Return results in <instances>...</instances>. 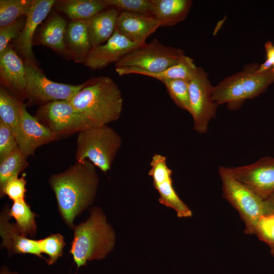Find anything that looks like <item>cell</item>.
Here are the masks:
<instances>
[{"instance_id":"obj_1","label":"cell","mask_w":274,"mask_h":274,"mask_svg":"<svg viewBox=\"0 0 274 274\" xmlns=\"http://www.w3.org/2000/svg\"><path fill=\"white\" fill-rule=\"evenodd\" d=\"M48 182L62 217L73 227L74 219L95 196L98 178L95 166L88 160L76 161L64 172L52 175Z\"/></svg>"},{"instance_id":"obj_2","label":"cell","mask_w":274,"mask_h":274,"mask_svg":"<svg viewBox=\"0 0 274 274\" xmlns=\"http://www.w3.org/2000/svg\"><path fill=\"white\" fill-rule=\"evenodd\" d=\"M69 101L92 127L108 125L121 117L123 99L118 86L108 77L92 78Z\"/></svg>"},{"instance_id":"obj_3","label":"cell","mask_w":274,"mask_h":274,"mask_svg":"<svg viewBox=\"0 0 274 274\" xmlns=\"http://www.w3.org/2000/svg\"><path fill=\"white\" fill-rule=\"evenodd\" d=\"M114 244V231L101 211L95 208L85 222L74 227L70 253L79 268L89 261L104 258Z\"/></svg>"},{"instance_id":"obj_4","label":"cell","mask_w":274,"mask_h":274,"mask_svg":"<svg viewBox=\"0 0 274 274\" xmlns=\"http://www.w3.org/2000/svg\"><path fill=\"white\" fill-rule=\"evenodd\" d=\"M259 65L251 64L243 71L229 76L213 87L212 97L218 105L226 104L230 110H236L245 100L253 98L263 92L274 83L271 70L258 73Z\"/></svg>"},{"instance_id":"obj_5","label":"cell","mask_w":274,"mask_h":274,"mask_svg":"<svg viewBox=\"0 0 274 274\" xmlns=\"http://www.w3.org/2000/svg\"><path fill=\"white\" fill-rule=\"evenodd\" d=\"M122 142L120 134L108 125L83 130L77 136L76 161L88 160L106 173L110 170Z\"/></svg>"},{"instance_id":"obj_6","label":"cell","mask_w":274,"mask_h":274,"mask_svg":"<svg viewBox=\"0 0 274 274\" xmlns=\"http://www.w3.org/2000/svg\"><path fill=\"white\" fill-rule=\"evenodd\" d=\"M222 196L238 212L245 224L244 232L253 235L258 219L267 214L265 200L236 180L227 167L220 166Z\"/></svg>"},{"instance_id":"obj_7","label":"cell","mask_w":274,"mask_h":274,"mask_svg":"<svg viewBox=\"0 0 274 274\" xmlns=\"http://www.w3.org/2000/svg\"><path fill=\"white\" fill-rule=\"evenodd\" d=\"M186 56L183 50L165 46L154 38L130 51L115 63V68L133 67L158 73L180 63Z\"/></svg>"},{"instance_id":"obj_8","label":"cell","mask_w":274,"mask_h":274,"mask_svg":"<svg viewBox=\"0 0 274 274\" xmlns=\"http://www.w3.org/2000/svg\"><path fill=\"white\" fill-rule=\"evenodd\" d=\"M212 86L207 74L197 67L188 81L189 111L193 121V129L204 133L210 121L216 116L217 104L212 97Z\"/></svg>"},{"instance_id":"obj_9","label":"cell","mask_w":274,"mask_h":274,"mask_svg":"<svg viewBox=\"0 0 274 274\" xmlns=\"http://www.w3.org/2000/svg\"><path fill=\"white\" fill-rule=\"evenodd\" d=\"M35 117L59 139L92 127L67 100L44 104Z\"/></svg>"},{"instance_id":"obj_10","label":"cell","mask_w":274,"mask_h":274,"mask_svg":"<svg viewBox=\"0 0 274 274\" xmlns=\"http://www.w3.org/2000/svg\"><path fill=\"white\" fill-rule=\"evenodd\" d=\"M26 70L25 95L30 101L49 103L69 100L86 85H71L48 79L36 64L24 62Z\"/></svg>"},{"instance_id":"obj_11","label":"cell","mask_w":274,"mask_h":274,"mask_svg":"<svg viewBox=\"0 0 274 274\" xmlns=\"http://www.w3.org/2000/svg\"><path fill=\"white\" fill-rule=\"evenodd\" d=\"M227 169L236 180L264 200L274 191V158L266 156L250 165Z\"/></svg>"},{"instance_id":"obj_12","label":"cell","mask_w":274,"mask_h":274,"mask_svg":"<svg viewBox=\"0 0 274 274\" xmlns=\"http://www.w3.org/2000/svg\"><path fill=\"white\" fill-rule=\"evenodd\" d=\"M150 165L148 175L152 178L153 185L159 193V202L174 209L179 218L190 217L192 215L191 211L180 198L174 188L172 170L167 165L166 156L154 154Z\"/></svg>"},{"instance_id":"obj_13","label":"cell","mask_w":274,"mask_h":274,"mask_svg":"<svg viewBox=\"0 0 274 274\" xmlns=\"http://www.w3.org/2000/svg\"><path fill=\"white\" fill-rule=\"evenodd\" d=\"M19 150L27 158L37 149L59 138L27 111L23 104L18 129L15 135Z\"/></svg>"},{"instance_id":"obj_14","label":"cell","mask_w":274,"mask_h":274,"mask_svg":"<svg viewBox=\"0 0 274 274\" xmlns=\"http://www.w3.org/2000/svg\"><path fill=\"white\" fill-rule=\"evenodd\" d=\"M141 44L129 40L115 30L106 43L92 47L84 64L92 70L102 69L112 63H116Z\"/></svg>"},{"instance_id":"obj_15","label":"cell","mask_w":274,"mask_h":274,"mask_svg":"<svg viewBox=\"0 0 274 274\" xmlns=\"http://www.w3.org/2000/svg\"><path fill=\"white\" fill-rule=\"evenodd\" d=\"M54 0H32L26 14L25 23L17 40V47L25 62L36 64L32 50L33 36L38 26L46 18L56 3Z\"/></svg>"},{"instance_id":"obj_16","label":"cell","mask_w":274,"mask_h":274,"mask_svg":"<svg viewBox=\"0 0 274 274\" xmlns=\"http://www.w3.org/2000/svg\"><path fill=\"white\" fill-rule=\"evenodd\" d=\"M160 25L154 17L120 12L115 30L129 40L143 44Z\"/></svg>"},{"instance_id":"obj_17","label":"cell","mask_w":274,"mask_h":274,"mask_svg":"<svg viewBox=\"0 0 274 274\" xmlns=\"http://www.w3.org/2000/svg\"><path fill=\"white\" fill-rule=\"evenodd\" d=\"M10 217L8 209L5 210L1 215L2 246L6 248L11 253L31 254L43 258L41 255L38 240L27 238L16 224L9 222Z\"/></svg>"},{"instance_id":"obj_18","label":"cell","mask_w":274,"mask_h":274,"mask_svg":"<svg viewBox=\"0 0 274 274\" xmlns=\"http://www.w3.org/2000/svg\"><path fill=\"white\" fill-rule=\"evenodd\" d=\"M0 76L5 86L16 94L25 96V64L9 45L0 53Z\"/></svg>"},{"instance_id":"obj_19","label":"cell","mask_w":274,"mask_h":274,"mask_svg":"<svg viewBox=\"0 0 274 274\" xmlns=\"http://www.w3.org/2000/svg\"><path fill=\"white\" fill-rule=\"evenodd\" d=\"M64 41L67 55L76 62L84 63L92 48L87 21H71L66 28Z\"/></svg>"},{"instance_id":"obj_20","label":"cell","mask_w":274,"mask_h":274,"mask_svg":"<svg viewBox=\"0 0 274 274\" xmlns=\"http://www.w3.org/2000/svg\"><path fill=\"white\" fill-rule=\"evenodd\" d=\"M154 17L160 27H171L184 20L192 4L191 0H151Z\"/></svg>"},{"instance_id":"obj_21","label":"cell","mask_w":274,"mask_h":274,"mask_svg":"<svg viewBox=\"0 0 274 274\" xmlns=\"http://www.w3.org/2000/svg\"><path fill=\"white\" fill-rule=\"evenodd\" d=\"M120 12L107 8L87 20L90 41L92 47L106 43L113 35Z\"/></svg>"},{"instance_id":"obj_22","label":"cell","mask_w":274,"mask_h":274,"mask_svg":"<svg viewBox=\"0 0 274 274\" xmlns=\"http://www.w3.org/2000/svg\"><path fill=\"white\" fill-rule=\"evenodd\" d=\"M67 25L63 18L54 14L40 29L36 44L47 46L60 53L67 55L64 41Z\"/></svg>"},{"instance_id":"obj_23","label":"cell","mask_w":274,"mask_h":274,"mask_svg":"<svg viewBox=\"0 0 274 274\" xmlns=\"http://www.w3.org/2000/svg\"><path fill=\"white\" fill-rule=\"evenodd\" d=\"M196 67L193 58L186 56L180 63L160 72L149 73L133 67L115 68V71L120 76L136 74L153 78L162 82L176 79L189 81Z\"/></svg>"},{"instance_id":"obj_24","label":"cell","mask_w":274,"mask_h":274,"mask_svg":"<svg viewBox=\"0 0 274 274\" xmlns=\"http://www.w3.org/2000/svg\"><path fill=\"white\" fill-rule=\"evenodd\" d=\"M54 6L71 21H87L107 9L104 0L59 1L56 2Z\"/></svg>"},{"instance_id":"obj_25","label":"cell","mask_w":274,"mask_h":274,"mask_svg":"<svg viewBox=\"0 0 274 274\" xmlns=\"http://www.w3.org/2000/svg\"><path fill=\"white\" fill-rule=\"evenodd\" d=\"M23 104L6 89L0 88V121L8 126L15 135L20 123Z\"/></svg>"},{"instance_id":"obj_26","label":"cell","mask_w":274,"mask_h":274,"mask_svg":"<svg viewBox=\"0 0 274 274\" xmlns=\"http://www.w3.org/2000/svg\"><path fill=\"white\" fill-rule=\"evenodd\" d=\"M10 217L16 220V224L26 236L35 235L36 232V214L32 212L24 199L13 201L9 210Z\"/></svg>"},{"instance_id":"obj_27","label":"cell","mask_w":274,"mask_h":274,"mask_svg":"<svg viewBox=\"0 0 274 274\" xmlns=\"http://www.w3.org/2000/svg\"><path fill=\"white\" fill-rule=\"evenodd\" d=\"M29 164L18 149L0 162V189L10 180L18 177Z\"/></svg>"},{"instance_id":"obj_28","label":"cell","mask_w":274,"mask_h":274,"mask_svg":"<svg viewBox=\"0 0 274 274\" xmlns=\"http://www.w3.org/2000/svg\"><path fill=\"white\" fill-rule=\"evenodd\" d=\"M32 0H1L0 27L13 23L25 16Z\"/></svg>"},{"instance_id":"obj_29","label":"cell","mask_w":274,"mask_h":274,"mask_svg":"<svg viewBox=\"0 0 274 274\" xmlns=\"http://www.w3.org/2000/svg\"><path fill=\"white\" fill-rule=\"evenodd\" d=\"M107 8L154 17L151 0H104Z\"/></svg>"},{"instance_id":"obj_30","label":"cell","mask_w":274,"mask_h":274,"mask_svg":"<svg viewBox=\"0 0 274 274\" xmlns=\"http://www.w3.org/2000/svg\"><path fill=\"white\" fill-rule=\"evenodd\" d=\"M165 86L170 97L180 108L189 111L188 81L181 79H169L161 82Z\"/></svg>"},{"instance_id":"obj_31","label":"cell","mask_w":274,"mask_h":274,"mask_svg":"<svg viewBox=\"0 0 274 274\" xmlns=\"http://www.w3.org/2000/svg\"><path fill=\"white\" fill-rule=\"evenodd\" d=\"M38 241L41 253L49 257L46 260L47 263L49 265L55 263L63 253L65 245L63 236L59 233L52 234Z\"/></svg>"},{"instance_id":"obj_32","label":"cell","mask_w":274,"mask_h":274,"mask_svg":"<svg viewBox=\"0 0 274 274\" xmlns=\"http://www.w3.org/2000/svg\"><path fill=\"white\" fill-rule=\"evenodd\" d=\"M254 234L267 244L274 256V214H266L260 217L255 225Z\"/></svg>"},{"instance_id":"obj_33","label":"cell","mask_w":274,"mask_h":274,"mask_svg":"<svg viewBox=\"0 0 274 274\" xmlns=\"http://www.w3.org/2000/svg\"><path fill=\"white\" fill-rule=\"evenodd\" d=\"M17 149V143L13 131L0 121V162Z\"/></svg>"},{"instance_id":"obj_34","label":"cell","mask_w":274,"mask_h":274,"mask_svg":"<svg viewBox=\"0 0 274 274\" xmlns=\"http://www.w3.org/2000/svg\"><path fill=\"white\" fill-rule=\"evenodd\" d=\"M25 20V16H23L12 23L0 27V53L7 48L11 40L19 38Z\"/></svg>"},{"instance_id":"obj_35","label":"cell","mask_w":274,"mask_h":274,"mask_svg":"<svg viewBox=\"0 0 274 274\" xmlns=\"http://www.w3.org/2000/svg\"><path fill=\"white\" fill-rule=\"evenodd\" d=\"M24 175L21 178L15 177L8 181L1 188V194L2 196L7 195L13 201L24 199L26 180Z\"/></svg>"},{"instance_id":"obj_36","label":"cell","mask_w":274,"mask_h":274,"mask_svg":"<svg viewBox=\"0 0 274 274\" xmlns=\"http://www.w3.org/2000/svg\"><path fill=\"white\" fill-rule=\"evenodd\" d=\"M266 60L259 66L257 72L263 73L271 70L274 66V45L269 41L265 44Z\"/></svg>"},{"instance_id":"obj_37","label":"cell","mask_w":274,"mask_h":274,"mask_svg":"<svg viewBox=\"0 0 274 274\" xmlns=\"http://www.w3.org/2000/svg\"><path fill=\"white\" fill-rule=\"evenodd\" d=\"M267 214H274V191L265 200Z\"/></svg>"},{"instance_id":"obj_38","label":"cell","mask_w":274,"mask_h":274,"mask_svg":"<svg viewBox=\"0 0 274 274\" xmlns=\"http://www.w3.org/2000/svg\"><path fill=\"white\" fill-rule=\"evenodd\" d=\"M0 274H17L15 272L10 271L7 267H3L1 270Z\"/></svg>"},{"instance_id":"obj_39","label":"cell","mask_w":274,"mask_h":274,"mask_svg":"<svg viewBox=\"0 0 274 274\" xmlns=\"http://www.w3.org/2000/svg\"><path fill=\"white\" fill-rule=\"evenodd\" d=\"M271 71L274 73V66L272 67Z\"/></svg>"}]
</instances>
